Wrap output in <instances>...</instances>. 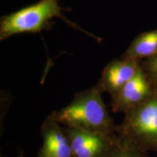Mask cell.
<instances>
[{"label":"cell","instance_id":"52a82bcc","mask_svg":"<svg viewBox=\"0 0 157 157\" xmlns=\"http://www.w3.org/2000/svg\"><path fill=\"white\" fill-rule=\"evenodd\" d=\"M141 62L121 57L114 59L104 68L98 83L112 98L137 74Z\"/></svg>","mask_w":157,"mask_h":157},{"label":"cell","instance_id":"6da1fadb","mask_svg":"<svg viewBox=\"0 0 157 157\" xmlns=\"http://www.w3.org/2000/svg\"><path fill=\"white\" fill-rule=\"evenodd\" d=\"M103 93L98 82L89 89L75 93L67 105L50 114L63 127L106 135H117V125L104 103Z\"/></svg>","mask_w":157,"mask_h":157},{"label":"cell","instance_id":"7a4b0ae2","mask_svg":"<svg viewBox=\"0 0 157 157\" xmlns=\"http://www.w3.org/2000/svg\"><path fill=\"white\" fill-rule=\"evenodd\" d=\"M54 17H60L74 29H78L98 39V37L81 29L63 15L59 0H40L36 4L2 17L0 40L3 41L13 35L22 33H39L45 29H50Z\"/></svg>","mask_w":157,"mask_h":157},{"label":"cell","instance_id":"277c9868","mask_svg":"<svg viewBox=\"0 0 157 157\" xmlns=\"http://www.w3.org/2000/svg\"><path fill=\"white\" fill-rule=\"evenodd\" d=\"M156 87L157 83L149 76L140 65L137 74L117 95L111 98V110L116 113H125L146 101L154 93Z\"/></svg>","mask_w":157,"mask_h":157},{"label":"cell","instance_id":"8fae6325","mask_svg":"<svg viewBox=\"0 0 157 157\" xmlns=\"http://www.w3.org/2000/svg\"><path fill=\"white\" fill-rule=\"evenodd\" d=\"M18 157H23V155H21H21H20V156H18Z\"/></svg>","mask_w":157,"mask_h":157},{"label":"cell","instance_id":"9c48e42d","mask_svg":"<svg viewBox=\"0 0 157 157\" xmlns=\"http://www.w3.org/2000/svg\"><path fill=\"white\" fill-rule=\"evenodd\" d=\"M105 157H150L119 137V140Z\"/></svg>","mask_w":157,"mask_h":157},{"label":"cell","instance_id":"ba28073f","mask_svg":"<svg viewBox=\"0 0 157 157\" xmlns=\"http://www.w3.org/2000/svg\"><path fill=\"white\" fill-rule=\"evenodd\" d=\"M157 54V29L141 33L133 39L121 58L142 62Z\"/></svg>","mask_w":157,"mask_h":157},{"label":"cell","instance_id":"8992f818","mask_svg":"<svg viewBox=\"0 0 157 157\" xmlns=\"http://www.w3.org/2000/svg\"><path fill=\"white\" fill-rule=\"evenodd\" d=\"M42 145L36 157H74L69 138L62 127L50 114L40 128Z\"/></svg>","mask_w":157,"mask_h":157},{"label":"cell","instance_id":"7c38bea8","mask_svg":"<svg viewBox=\"0 0 157 157\" xmlns=\"http://www.w3.org/2000/svg\"><path fill=\"white\" fill-rule=\"evenodd\" d=\"M156 155H157V154H156Z\"/></svg>","mask_w":157,"mask_h":157},{"label":"cell","instance_id":"30bf717a","mask_svg":"<svg viewBox=\"0 0 157 157\" xmlns=\"http://www.w3.org/2000/svg\"><path fill=\"white\" fill-rule=\"evenodd\" d=\"M141 66L149 76L157 83V54L141 62Z\"/></svg>","mask_w":157,"mask_h":157},{"label":"cell","instance_id":"3957f363","mask_svg":"<svg viewBox=\"0 0 157 157\" xmlns=\"http://www.w3.org/2000/svg\"><path fill=\"white\" fill-rule=\"evenodd\" d=\"M115 131L121 139L141 151L157 154V87L146 101L124 113Z\"/></svg>","mask_w":157,"mask_h":157},{"label":"cell","instance_id":"5b68a950","mask_svg":"<svg viewBox=\"0 0 157 157\" xmlns=\"http://www.w3.org/2000/svg\"><path fill=\"white\" fill-rule=\"evenodd\" d=\"M74 157H105L119 140V136L91 132L64 127Z\"/></svg>","mask_w":157,"mask_h":157}]
</instances>
